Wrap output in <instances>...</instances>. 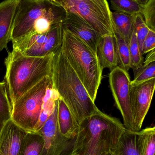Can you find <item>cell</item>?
<instances>
[{
    "label": "cell",
    "instance_id": "cell-1",
    "mask_svg": "<svg viewBox=\"0 0 155 155\" xmlns=\"http://www.w3.org/2000/svg\"><path fill=\"white\" fill-rule=\"evenodd\" d=\"M52 81L53 88L68 107L78 127L99 109L61 49L54 56Z\"/></svg>",
    "mask_w": 155,
    "mask_h": 155
},
{
    "label": "cell",
    "instance_id": "cell-17",
    "mask_svg": "<svg viewBox=\"0 0 155 155\" xmlns=\"http://www.w3.org/2000/svg\"><path fill=\"white\" fill-rule=\"evenodd\" d=\"M136 16L116 11L112 12L115 34L118 35L128 44L134 29Z\"/></svg>",
    "mask_w": 155,
    "mask_h": 155
},
{
    "label": "cell",
    "instance_id": "cell-6",
    "mask_svg": "<svg viewBox=\"0 0 155 155\" xmlns=\"http://www.w3.org/2000/svg\"><path fill=\"white\" fill-rule=\"evenodd\" d=\"M52 87L46 76L21 96L12 107L11 120L26 132H35L47 90Z\"/></svg>",
    "mask_w": 155,
    "mask_h": 155
},
{
    "label": "cell",
    "instance_id": "cell-23",
    "mask_svg": "<svg viewBox=\"0 0 155 155\" xmlns=\"http://www.w3.org/2000/svg\"><path fill=\"white\" fill-rule=\"evenodd\" d=\"M12 107L8 96L6 83L0 82V121L5 124L11 120Z\"/></svg>",
    "mask_w": 155,
    "mask_h": 155
},
{
    "label": "cell",
    "instance_id": "cell-2",
    "mask_svg": "<svg viewBox=\"0 0 155 155\" xmlns=\"http://www.w3.org/2000/svg\"><path fill=\"white\" fill-rule=\"evenodd\" d=\"M54 55L31 57L15 50L8 53L5 61V78L12 107L45 77L52 76Z\"/></svg>",
    "mask_w": 155,
    "mask_h": 155
},
{
    "label": "cell",
    "instance_id": "cell-7",
    "mask_svg": "<svg viewBox=\"0 0 155 155\" xmlns=\"http://www.w3.org/2000/svg\"><path fill=\"white\" fill-rule=\"evenodd\" d=\"M61 6L66 13L84 19L102 37L115 36L112 12L107 0H65Z\"/></svg>",
    "mask_w": 155,
    "mask_h": 155
},
{
    "label": "cell",
    "instance_id": "cell-34",
    "mask_svg": "<svg viewBox=\"0 0 155 155\" xmlns=\"http://www.w3.org/2000/svg\"><path fill=\"white\" fill-rule=\"evenodd\" d=\"M23 1H27V2H38L41 0H23Z\"/></svg>",
    "mask_w": 155,
    "mask_h": 155
},
{
    "label": "cell",
    "instance_id": "cell-8",
    "mask_svg": "<svg viewBox=\"0 0 155 155\" xmlns=\"http://www.w3.org/2000/svg\"><path fill=\"white\" fill-rule=\"evenodd\" d=\"M62 23L52 25L45 32L33 33L12 42L13 50L25 56L45 57L55 54L60 49L62 42Z\"/></svg>",
    "mask_w": 155,
    "mask_h": 155
},
{
    "label": "cell",
    "instance_id": "cell-4",
    "mask_svg": "<svg viewBox=\"0 0 155 155\" xmlns=\"http://www.w3.org/2000/svg\"><path fill=\"white\" fill-rule=\"evenodd\" d=\"M66 15L62 6L49 0L38 2L22 0L15 19L10 41L13 42L32 34L45 32L52 25L62 23Z\"/></svg>",
    "mask_w": 155,
    "mask_h": 155
},
{
    "label": "cell",
    "instance_id": "cell-35",
    "mask_svg": "<svg viewBox=\"0 0 155 155\" xmlns=\"http://www.w3.org/2000/svg\"><path fill=\"white\" fill-rule=\"evenodd\" d=\"M134 1H137V0H134Z\"/></svg>",
    "mask_w": 155,
    "mask_h": 155
},
{
    "label": "cell",
    "instance_id": "cell-24",
    "mask_svg": "<svg viewBox=\"0 0 155 155\" xmlns=\"http://www.w3.org/2000/svg\"><path fill=\"white\" fill-rule=\"evenodd\" d=\"M111 7L116 12L130 15L141 14L143 7L134 0H110Z\"/></svg>",
    "mask_w": 155,
    "mask_h": 155
},
{
    "label": "cell",
    "instance_id": "cell-30",
    "mask_svg": "<svg viewBox=\"0 0 155 155\" xmlns=\"http://www.w3.org/2000/svg\"><path fill=\"white\" fill-rule=\"evenodd\" d=\"M70 155H82L81 149L79 147L74 144V147H73L72 151Z\"/></svg>",
    "mask_w": 155,
    "mask_h": 155
},
{
    "label": "cell",
    "instance_id": "cell-26",
    "mask_svg": "<svg viewBox=\"0 0 155 155\" xmlns=\"http://www.w3.org/2000/svg\"><path fill=\"white\" fill-rule=\"evenodd\" d=\"M150 29L147 26L142 14H138L136 17L134 31L136 37L139 45L141 53L143 43Z\"/></svg>",
    "mask_w": 155,
    "mask_h": 155
},
{
    "label": "cell",
    "instance_id": "cell-10",
    "mask_svg": "<svg viewBox=\"0 0 155 155\" xmlns=\"http://www.w3.org/2000/svg\"><path fill=\"white\" fill-rule=\"evenodd\" d=\"M57 103L45 124L37 133L42 136L44 143L40 155H70L72 151L75 137L68 139L63 136L57 125Z\"/></svg>",
    "mask_w": 155,
    "mask_h": 155
},
{
    "label": "cell",
    "instance_id": "cell-14",
    "mask_svg": "<svg viewBox=\"0 0 155 155\" xmlns=\"http://www.w3.org/2000/svg\"><path fill=\"white\" fill-rule=\"evenodd\" d=\"M22 0H5L0 3V52L11 40L16 13Z\"/></svg>",
    "mask_w": 155,
    "mask_h": 155
},
{
    "label": "cell",
    "instance_id": "cell-5",
    "mask_svg": "<svg viewBox=\"0 0 155 155\" xmlns=\"http://www.w3.org/2000/svg\"><path fill=\"white\" fill-rule=\"evenodd\" d=\"M126 130L119 119L98 109L80 124L76 141L91 151L101 143L113 149Z\"/></svg>",
    "mask_w": 155,
    "mask_h": 155
},
{
    "label": "cell",
    "instance_id": "cell-3",
    "mask_svg": "<svg viewBox=\"0 0 155 155\" xmlns=\"http://www.w3.org/2000/svg\"><path fill=\"white\" fill-rule=\"evenodd\" d=\"M61 50L95 102L103 71L96 53L80 38L64 28Z\"/></svg>",
    "mask_w": 155,
    "mask_h": 155
},
{
    "label": "cell",
    "instance_id": "cell-11",
    "mask_svg": "<svg viewBox=\"0 0 155 155\" xmlns=\"http://www.w3.org/2000/svg\"><path fill=\"white\" fill-rule=\"evenodd\" d=\"M155 78L130 87V100L135 131L141 130L154 92Z\"/></svg>",
    "mask_w": 155,
    "mask_h": 155
},
{
    "label": "cell",
    "instance_id": "cell-32",
    "mask_svg": "<svg viewBox=\"0 0 155 155\" xmlns=\"http://www.w3.org/2000/svg\"><path fill=\"white\" fill-rule=\"evenodd\" d=\"M149 1V0H137L136 2H137V3H138L139 5L143 6L145 5L147 3V2Z\"/></svg>",
    "mask_w": 155,
    "mask_h": 155
},
{
    "label": "cell",
    "instance_id": "cell-19",
    "mask_svg": "<svg viewBox=\"0 0 155 155\" xmlns=\"http://www.w3.org/2000/svg\"><path fill=\"white\" fill-rule=\"evenodd\" d=\"M134 72V78L130 87L134 86L155 78V50L148 53L141 66Z\"/></svg>",
    "mask_w": 155,
    "mask_h": 155
},
{
    "label": "cell",
    "instance_id": "cell-21",
    "mask_svg": "<svg viewBox=\"0 0 155 155\" xmlns=\"http://www.w3.org/2000/svg\"><path fill=\"white\" fill-rule=\"evenodd\" d=\"M42 136L37 132H26L19 155H40L43 147Z\"/></svg>",
    "mask_w": 155,
    "mask_h": 155
},
{
    "label": "cell",
    "instance_id": "cell-28",
    "mask_svg": "<svg viewBox=\"0 0 155 155\" xmlns=\"http://www.w3.org/2000/svg\"><path fill=\"white\" fill-rule=\"evenodd\" d=\"M82 155H110L112 149L104 144H99L95 149L89 151L83 147H79Z\"/></svg>",
    "mask_w": 155,
    "mask_h": 155
},
{
    "label": "cell",
    "instance_id": "cell-25",
    "mask_svg": "<svg viewBox=\"0 0 155 155\" xmlns=\"http://www.w3.org/2000/svg\"><path fill=\"white\" fill-rule=\"evenodd\" d=\"M128 45L130 52L131 69H133L134 71H135L142 65L144 61L143 55L141 53L136 37L134 29L132 34Z\"/></svg>",
    "mask_w": 155,
    "mask_h": 155
},
{
    "label": "cell",
    "instance_id": "cell-15",
    "mask_svg": "<svg viewBox=\"0 0 155 155\" xmlns=\"http://www.w3.org/2000/svg\"><path fill=\"white\" fill-rule=\"evenodd\" d=\"M96 54L102 69L110 71L118 66L114 36L106 35L101 37L97 45Z\"/></svg>",
    "mask_w": 155,
    "mask_h": 155
},
{
    "label": "cell",
    "instance_id": "cell-33",
    "mask_svg": "<svg viewBox=\"0 0 155 155\" xmlns=\"http://www.w3.org/2000/svg\"><path fill=\"white\" fill-rule=\"evenodd\" d=\"M5 124H3L2 122L0 121V133H1V131H2V129L4 125Z\"/></svg>",
    "mask_w": 155,
    "mask_h": 155
},
{
    "label": "cell",
    "instance_id": "cell-9",
    "mask_svg": "<svg viewBox=\"0 0 155 155\" xmlns=\"http://www.w3.org/2000/svg\"><path fill=\"white\" fill-rule=\"evenodd\" d=\"M131 79L128 71L119 66L113 69L109 75V85L116 107L121 113L126 129L135 131L130 100Z\"/></svg>",
    "mask_w": 155,
    "mask_h": 155
},
{
    "label": "cell",
    "instance_id": "cell-13",
    "mask_svg": "<svg viewBox=\"0 0 155 155\" xmlns=\"http://www.w3.org/2000/svg\"><path fill=\"white\" fill-rule=\"evenodd\" d=\"M26 132L10 120L0 133V155H19Z\"/></svg>",
    "mask_w": 155,
    "mask_h": 155
},
{
    "label": "cell",
    "instance_id": "cell-18",
    "mask_svg": "<svg viewBox=\"0 0 155 155\" xmlns=\"http://www.w3.org/2000/svg\"><path fill=\"white\" fill-rule=\"evenodd\" d=\"M110 155H140L137 148L136 131L126 129Z\"/></svg>",
    "mask_w": 155,
    "mask_h": 155
},
{
    "label": "cell",
    "instance_id": "cell-22",
    "mask_svg": "<svg viewBox=\"0 0 155 155\" xmlns=\"http://www.w3.org/2000/svg\"><path fill=\"white\" fill-rule=\"evenodd\" d=\"M115 38L118 66L128 71L131 69L128 44L118 35L115 34Z\"/></svg>",
    "mask_w": 155,
    "mask_h": 155
},
{
    "label": "cell",
    "instance_id": "cell-16",
    "mask_svg": "<svg viewBox=\"0 0 155 155\" xmlns=\"http://www.w3.org/2000/svg\"><path fill=\"white\" fill-rule=\"evenodd\" d=\"M57 125L63 136L73 139L77 134L78 126L72 115L68 107L59 97L57 103Z\"/></svg>",
    "mask_w": 155,
    "mask_h": 155
},
{
    "label": "cell",
    "instance_id": "cell-20",
    "mask_svg": "<svg viewBox=\"0 0 155 155\" xmlns=\"http://www.w3.org/2000/svg\"><path fill=\"white\" fill-rule=\"evenodd\" d=\"M136 134L139 155H155V127L136 131Z\"/></svg>",
    "mask_w": 155,
    "mask_h": 155
},
{
    "label": "cell",
    "instance_id": "cell-29",
    "mask_svg": "<svg viewBox=\"0 0 155 155\" xmlns=\"http://www.w3.org/2000/svg\"><path fill=\"white\" fill-rule=\"evenodd\" d=\"M155 48V31L150 29L144 41L142 54L148 53Z\"/></svg>",
    "mask_w": 155,
    "mask_h": 155
},
{
    "label": "cell",
    "instance_id": "cell-12",
    "mask_svg": "<svg viewBox=\"0 0 155 155\" xmlns=\"http://www.w3.org/2000/svg\"><path fill=\"white\" fill-rule=\"evenodd\" d=\"M62 23L63 28L80 38L96 53L102 36L90 24L79 15L69 13H66Z\"/></svg>",
    "mask_w": 155,
    "mask_h": 155
},
{
    "label": "cell",
    "instance_id": "cell-31",
    "mask_svg": "<svg viewBox=\"0 0 155 155\" xmlns=\"http://www.w3.org/2000/svg\"><path fill=\"white\" fill-rule=\"evenodd\" d=\"M49 1L52 2L53 3L55 4L61 5V6L62 3L64 2L65 0H49Z\"/></svg>",
    "mask_w": 155,
    "mask_h": 155
},
{
    "label": "cell",
    "instance_id": "cell-27",
    "mask_svg": "<svg viewBox=\"0 0 155 155\" xmlns=\"http://www.w3.org/2000/svg\"><path fill=\"white\" fill-rule=\"evenodd\" d=\"M141 14L149 29L155 31V0H149L143 6Z\"/></svg>",
    "mask_w": 155,
    "mask_h": 155
}]
</instances>
